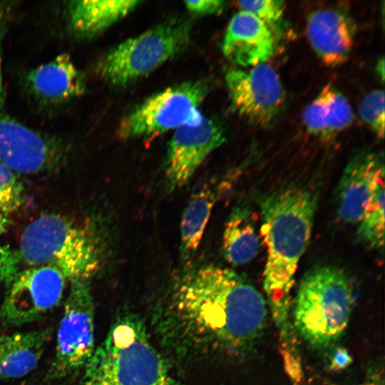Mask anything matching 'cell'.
I'll return each mask as SVG.
<instances>
[{
  "label": "cell",
  "mask_w": 385,
  "mask_h": 385,
  "mask_svg": "<svg viewBox=\"0 0 385 385\" xmlns=\"http://www.w3.org/2000/svg\"><path fill=\"white\" fill-rule=\"evenodd\" d=\"M267 319L266 302L246 277L207 265L173 284L154 312L153 324L171 354L197 361L248 356L262 338Z\"/></svg>",
  "instance_id": "cell-1"
},
{
  "label": "cell",
  "mask_w": 385,
  "mask_h": 385,
  "mask_svg": "<svg viewBox=\"0 0 385 385\" xmlns=\"http://www.w3.org/2000/svg\"><path fill=\"white\" fill-rule=\"evenodd\" d=\"M259 205L267 247L263 285L275 324L281 327L290 322L291 291L312 235L317 197L292 187L263 195Z\"/></svg>",
  "instance_id": "cell-2"
},
{
  "label": "cell",
  "mask_w": 385,
  "mask_h": 385,
  "mask_svg": "<svg viewBox=\"0 0 385 385\" xmlns=\"http://www.w3.org/2000/svg\"><path fill=\"white\" fill-rule=\"evenodd\" d=\"M76 385H180L168 360L155 347L143 320L115 319L82 370Z\"/></svg>",
  "instance_id": "cell-3"
},
{
  "label": "cell",
  "mask_w": 385,
  "mask_h": 385,
  "mask_svg": "<svg viewBox=\"0 0 385 385\" xmlns=\"http://www.w3.org/2000/svg\"><path fill=\"white\" fill-rule=\"evenodd\" d=\"M351 277L332 265L317 266L302 278L293 304V327L312 348L325 349L344 333L355 302Z\"/></svg>",
  "instance_id": "cell-4"
},
{
  "label": "cell",
  "mask_w": 385,
  "mask_h": 385,
  "mask_svg": "<svg viewBox=\"0 0 385 385\" xmlns=\"http://www.w3.org/2000/svg\"><path fill=\"white\" fill-rule=\"evenodd\" d=\"M18 252L26 264L56 268L71 282L87 280L100 266L98 247L89 229L56 213L43 214L26 227Z\"/></svg>",
  "instance_id": "cell-5"
},
{
  "label": "cell",
  "mask_w": 385,
  "mask_h": 385,
  "mask_svg": "<svg viewBox=\"0 0 385 385\" xmlns=\"http://www.w3.org/2000/svg\"><path fill=\"white\" fill-rule=\"evenodd\" d=\"M190 31V24L184 20L155 26L107 52L98 62L96 73L115 86L133 83L184 51Z\"/></svg>",
  "instance_id": "cell-6"
},
{
  "label": "cell",
  "mask_w": 385,
  "mask_h": 385,
  "mask_svg": "<svg viewBox=\"0 0 385 385\" xmlns=\"http://www.w3.org/2000/svg\"><path fill=\"white\" fill-rule=\"evenodd\" d=\"M207 93L200 81L173 86L145 100L123 118L117 129L121 139L153 138L170 130L196 125L203 119L199 108Z\"/></svg>",
  "instance_id": "cell-7"
},
{
  "label": "cell",
  "mask_w": 385,
  "mask_h": 385,
  "mask_svg": "<svg viewBox=\"0 0 385 385\" xmlns=\"http://www.w3.org/2000/svg\"><path fill=\"white\" fill-rule=\"evenodd\" d=\"M94 303L87 280L71 282L56 340L55 354L45 374L48 381L82 371L95 350Z\"/></svg>",
  "instance_id": "cell-8"
},
{
  "label": "cell",
  "mask_w": 385,
  "mask_h": 385,
  "mask_svg": "<svg viewBox=\"0 0 385 385\" xmlns=\"http://www.w3.org/2000/svg\"><path fill=\"white\" fill-rule=\"evenodd\" d=\"M68 281L57 269L33 267L18 272L0 305V325L18 327L33 322L61 302Z\"/></svg>",
  "instance_id": "cell-9"
},
{
  "label": "cell",
  "mask_w": 385,
  "mask_h": 385,
  "mask_svg": "<svg viewBox=\"0 0 385 385\" xmlns=\"http://www.w3.org/2000/svg\"><path fill=\"white\" fill-rule=\"evenodd\" d=\"M225 81L233 108L255 125L270 126L282 113L285 91L278 73L270 64L231 69Z\"/></svg>",
  "instance_id": "cell-10"
},
{
  "label": "cell",
  "mask_w": 385,
  "mask_h": 385,
  "mask_svg": "<svg viewBox=\"0 0 385 385\" xmlns=\"http://www.w3.org/2000/svg\"><path fill=\"white\" fill-rule=\"evenodd\" d=\"M225 140L222 127L210 118H203L198 125L175 130L165 162L167 188L175 190L187 184L207 157Z\"/></svg>",
  "instance_id": "cell-11"
},
{
  "label": "cell",
  "mask_w": 385,
  "mask_h": 385,
  "mask_svg": "<svg viewBox=\"0 0 385 385\" xmlns=\"http://www.w3.org/2000/svg\"><path fill=\"white\" fill-rule=\"evenodd\" d=\"M63 149L45 136L9 116L0 115V163L22 174H37L60 163Z\"/></svg>",
  "instance_id": "cell-12"
},
{
  "label": "cell",
  "mask_w": 385,
  "mask_h": 385,
  "mask_svg": "<svg viewBox=\"0 0 385 385\" xmlns=\"http://www.w3.org/2000/svg\"><path fill=\"white\" fill-rule=\"evenodd\" d=\"M277 36L253 14L240 11L231 19L222 43L224 56L242 67L266 63L277 51Z\"/></svg>",
  "instance_id": "cell-13"
},
{
  "label": "cell",
  "mask_w": 385,
  "mask_h": 385,
  "mask_svg": "<svg viewBox=\"0 0 385 385\" xmlns=\"http://www.w3.org/2000/svg\"><path fill=\"white\" fill-rule=\"evenodd\" d=\"M384 171L383 158L376 153L361 151L352 157L337 190V212L343 222H360L376 180Z\"/></svg>",
  "instance_id": "cell-14"
},
{
  "label": "cell",
  "mask_w": 385,
  "mask_h": 385,
  "mask_svg": "<svg viewBox=\"0 0 385 385\" xmlns=\"http://www.w3.org/2000/svg\"><path fill=\"white\" fill-rule=\"evenodd\" d=\"M306 28L310 45L322 63L333 67L347 60L355 26L344 11L334 7L316 10L308 16Z\"/></svg>",
  "instance_id": "cell-15"
},
{
  "label": "cell",
  "mask_w": 385,
  "mask_h": 385,
  "mask_svg": "<svg viewBox=\"0 0 385 385\" xmlns=\"http://www.w3.org/2000/svg\"><path fill=\"white\" fill-rule=\"evenodd\" d=\"M26 84L35 96L53 103L81 96L86 90L83 74L66 53L31 70Z\"/></svg>",
  "instance_id": "cell-16"
},
{
  "label": "cell",
  "mask_w": 385,
  "mask_h": 385,
  "mask_svg": "<svg viewBox=\"0 0 385 385\" xmlns=\"http://www.w3.org/2000/svg\"><path fill=\"white\" fill-rule=\"evenodd\" d=\"M53 333L51 327L0 337V380L18 379L38 365Z\"/></svg>",
  "instance_id": "cell-17"
},
{
  "label": "cell",
  "mask_w": 385,
  "mask_h": 385,
  "mask_svg": "<svg viewBox=\"0 0 385 385\" xmlns=\"http://www.w3.org/2000/svg\"><path fill=\"white\" fill-rule=\"evenodd\" d=\"M353 120L354 111L349 101L331 84L325 86L302 113L307 131L324 140L347 128Z\"/></svg>",
  "instance_id": "cell-18"
},
{
  "label": "cell",
  "mask_w": 385,
  "mask_h": 385,
  "mask_svg": "<svg viewBox=\"0 0 385 385\" xmlns=\"http://www.w3.org/2000/svg\"><path fill=\"white\" fill-rule=\"evenodd\" d=\"M135 0L74 1L68 7L71 31L83 38H93L135 10Z\"/></svg>",
  "instance_id": "cell-19"
},
{
  "label": "cell",
  "mask_w": 385,
  "mask_h": 385,
  "mask_svg": "<svg viewBox=\"0 0 385 385\" xmlns=\"http://www.w3.org/2000/svg\"><path fill=\"white\" fill-rule=\"evenodd\" d=\"M222 188V183L211 180L198 189L189 200L180 225V250L184 261L190 260L196 252Z\"/></svg>",
  "instance_id": "cell-20"
},
{
  "label": "cell",
  "mask_w": 385,
  "mask_h": 385,
  "mask_svg": "<svg viewBox=\"0 0 385 385\" xmlns=\"http://www.w3.org/2000/svg\"><path fill=\"white\" fill-rule=\"evenodd\" d=\"M260 238L254 215L247 205L235 207L226 220L222 235V251L232 265L252 261L259 253Z\"/></svg>",
  "instance_id": "cell-21"
},
{
  "label": "cell",
  "mask_w": 385,
  "mask_h": 385,
  "mask_svg": "<svg viewBox=\"0 0 385 385\" xmlns=\"http://www.w3.org/2000/svg\"><path fill=\"white\" fill-rule=\"evenodd\" d=\"M359 238L370 248L383 250L384 245V171L379 175L360 220Z\"/></svg>",
  "instance_id": "cell-22"
},
{
  "label": "cell",
  "mask_w": 385,
  "mask_h": 385,
  "mask_svg": "<svg viewBox=\"0 0 385 385\" xmlns=\"http://www.w3.org/2000/svg\"><path fill=\"white\" fill-rule=\"evenodd\" d=\"M237 6L264 22L277 36L283 24L285 4L279 0L240 1Z\"/></svg>",
  "instance_id": "cell-23"
},
{
  "label": "cell",
  "mask_w": 385,
  "mask_h": 385,
  "mask_svg": "<svg viewBox=\"0 0 385 385\" xmlns=\"http://www.w3.org/2000/svg\"><path fill=\"white\" fill-rule=\"evenodd\" d=\"M358 112L379 138L384 135V92L381 89L370 91L361 101Z\"/></svg>",
  "instance_id": "cell-24"
},
{
  "label": "cell",
  "mask_w": 385,
  "mask_h": 385,
  "mask_svg": "<svg viewBox=\"0 0 385 385\" xmlns=\"http://www.w3.org/2000/svg\"><path fill=\"white\" fill-rule=\"evenodd\" d=\"M21 257L18 252L0 244V282H10L19 272Z\"/></svg>",
  "instance_id": "cell-25"
},
{
  "label": "cell",
  "mask_w": 385,
  "mask_h": 385,
  "mask_svg": "<svg viewBox=\"0 0 385 385\" xmlns=\"http://www.w3.org/2000/svg\"><path fill=\"white\" fill-rule=\"evenodd\" d=\"M185 7L192 13L197 14H219L225 8L226 2L220 0L186 1Z\"/></svg>",
  "instance_id": "cell-26"
},
{
  "label": "cell",
  "mask_w": 385,
  "mask_h": 385,
  "mask_svg": "<svg viewBox=\"0 0 385 385\" xmlns=\"http://www.w3.org/2000/svg\"><path fill=\"white\" fill-rule=\"evenodd\" d=\"M0 190L7 192L21 195L22 187L14 171L0 163Z\"/></svg>",
  "instance_id": "cell-27"
},
{
  "label": "cell",
  "mask_w": 385,
  "mask_h": 385,
  "mask_svg": "<svg viewBox=\"0 0 385 385\" xmlns=\"http://www.w3.org/2000/svg\"><path fill=\"white\" fill-rule=\"evenodd\" d=\"M352 362V357L346 349L339 346L333 350L329 362V369L332 371H342L346 369Z\"/></svg>",
  "instance_id": "cell-28"
},
{
  "label": "cell",
  "mask_w": 385,
  "mask_h": 385,
  "mask_svg": "<svg viewBox=\"0 0 385 385\" xmlns=\"http://www.w3.org/2000/svg\"><path fill=\"white\" fill-rule=\"evenodd\" d=\"M21 195L0 190V213L6 215L16 210L21 204Z\"/></svg>",
  "instance_id": "cell-29"
},
{
  "label": "cell",
  "mask_w": 385,
  "mask_h": 385,
  "mask_svg": "<svg viewBox=\"0 0 385 385\" xmlns=\"http://www.w3.org/2000/svg\"><path fill=\"white\" fill-rule=\"evenodd\" d=\"M9 14V7L4 4H0V108L4 101V91L2 84L1 76V42Z\"/></svg>",
  "instance_id": "cell-30"
},
{
  "label": "cell",
  "mask_w": 385,
  "mask_h": 385,
  "mask_svg": "<svg viewBox=\"0 0 385 385\" xmlns=\"http://www.w3.org/2000/svg\"><path fill=\"white\" fill-rule=\"evenodd\" d=\"M376 72L379 75L380 79L384 81V58H381L378 61L376 66Z\"/></svg>",
  "instance_id": "cell-31"
},
{
  "label": "cell",
  "mask_w": 385,
  "mask_h": 385,
  "mask_svg": "<svg viewBox=\"0 0 385 385\" xmlns=\"http://www.w3.org/2000/svg\"><path fill=\"white\" fill-rule=\"evenodd\" d=\"M9 224V220L4 215L0 213V235L5 232Z\"/></svg>",
  "instance_id": "cell-32"
},
{
  "label": "cell",
  "mask_w": 385,
  "mask_h": 385,
  "mask_svg": "<svg viewBox=\"0 0 385 385\" xmlns=\"http://www.w3.org/2000/svg\"><path fill=\"white\" fill-rule=\"evenodd\" d=\"M360 385H381V384L379 382H376V381H368Z\"/></svg>",
  "instance_id": "cell-33"
}]
</instances>
